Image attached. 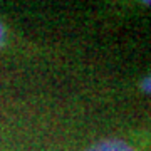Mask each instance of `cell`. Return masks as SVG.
Masks as SVG:
<instances>
[{
    "mask_svg": "<svg viewBox=\"0 0 151 151\" xmlns=\"http://www.w3.org/2000/svg\"><path fill=\"white\" fill-rule=\"evenodd\" d=\"M141 89H143L145 92H148V94H151V76H148V77L143 79V82H141Z\"/></svg>",
    "mask_w": 151,
    "mask_h": 151,
    "instance_id": "2",
    "label": "cell"
},
{
    "mask_svg": "<svg viewBox=\"0 0 151 151\" xmlns=\"http://www.w3.org/2000/svg\"><path fill=\"white\" fill-rule=\"evenodd\" d=\"M87 151H134V150L126 141L113 138V139H103L96 145H92Z\"/></svg>",
    "mask_w": 151,
    "mask_h": 151,
    "instance_id": "1",
    "label": "cell"
},
{
    "mask_svg": "<svg viewBox=\"0 0 151 151\" xmlns=\"http://www.w3.org/2000/svg\"><path fill=\"white\" fill-rule=\"evenodd\" d=\"M145 5H148V7H151V0H146V2H145Z\"/></svg>",
    "mask_w": 151,
    "mask_h": 151,
    "instance_id": "4",
    "label": "cell"
},
{
    "mask_svg": "<svg viewBox=\"0 0 151 151\" xmlns=\"http://www.w3.org/2000/svg\"><path fill=\"white\" fill-rule=\"evenodd\" d=\"M4 39H5V30H4V25L0 24V45L4 44Z\"/></svg>",
    "mask_w": 151,
    "mask_h": 151,
    "instance_id": "3",
    "label": "cell"
}]
</instances>
